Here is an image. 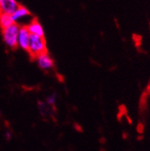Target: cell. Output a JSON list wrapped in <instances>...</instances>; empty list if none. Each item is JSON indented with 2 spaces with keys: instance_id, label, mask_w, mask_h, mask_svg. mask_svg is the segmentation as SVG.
<instances>
[{
  "instance_id": "cell-6",
  "label": "cell",
  "mask_w": 150,
  "mask_h": 151,
  "mask_svg": "<svg viewBox=\"0 0 150 151\" xmlns=\"http://www.w3.org/2000/svg\"><path fill=\"white\" fill-rule=\"evenodd\" d=\"M26 26H27V29H28L29 32L31 33V35H36V36L44 38L43 27L37 19H32L31 23Z\"/></svg>"
},
{
  "instance_id": "cell-5",
  "label": "cell",
  "mask_w": 150,
  "mask_h": 151,
  "mask_svg": "<svg viewBox=\"0 0 150 151\" xmlns=\"http://www.w3.org/2000/svg\"><path fill=\"white\" fill-rule=\"evenodd\" d=\"M19 6L16 0H0V13L12 15Z\"/></svg>"
},
{
  "instance_id": "cell-8",
  "label": "cell",
  "mask_w": 150,
  "mask_h": 151,
  "mask_svg": "<svg viewBox=\"0 0 150 151\" xmlns=\"http://www.w3.org/2000/svg\"><path fill=\"white\" fill-rule=\"evenodd\" d=\"M14 21L10 14H6L4 13H0V28L2 30L6 29L12 24H14Z\"/></svg>"
},
{
  "instance_id": "cell-1",
  "label": "cell",
  "mask_w": 150,
  "mask_h": 151,
  "mask_svg": "<svg viewBox=\"0 0 150 151\" xmlns=\"http://www.w3.org/2000/svg\"><path fill=\"white\" fill-rule=\"evenodd\" d=\"M20 25L18 24H14L11 26L2 30L3 41L5 44L10 49H15L18 47L17 45V38L18 32H19Z\"/></svg>"
},
{
  "instance_id": "cell-2",
  "label": "cell",
  "mask_w": 150,
  "mask_h": 151,
  "mask_svg": "<svg viewBox=\"0 0 150 151\" xmlns=\"http://www.w3.org/2000/svg\"><path fill=\"white\" fill-rule=\"evenodd\" d=\"M28 52L30 53L32 57H33V58H36V57L39 56L40 54L47 52L45 38L39 37L36 35H31Z\"/></svg>"
},
{
  "instance_id": "cell-3",
  "label": "cell",
  "mask_w": 150,
  "mask_h": 151,
  "mask_svg": "<svg viewBox=\"0 0 150 151\" xmlns=\"http://www.w3.org/2000/svg\"><path fill=\"white\" fill-rule=\"evenodd\" d=\"M30 40H31V33L29 32L27 26H20L19 32H18V38H17V45L20 47L22 50L28 51L29 46H30Z\"/></svg>"
},
{
  "instance_id": "cell-4",
  "label": "cell",
  "mask_w": 150,
  "mask_h": 151,
  "mask_svg": "<svg viewBox=\"0 0 150 151\" xmlns=\"http://www.w3.org/2000/svg\"><path fill=\"white\" fill-rule=\"evenodd\" d=\"M35 59H36V62L38 67L44 71L51 70L55 67L54 60L48 52L40 54L39 56H37Z\"/></svg>"
},
{
  "instance_id": "cell-7",
  "label": "cell",
  "mask_w": 150,
  "mask_h": 151,
  "mask_svg": "<svg viewBox=\"0 0 150 151\" xmlns=\"http://www.w3.org/2000/svg\"><path fill=\"white\" fill-rule=\"evenodd\" d=\"M30 15H31L30 11L25 6H24L22 5H19L18 8L14 11V13L11 16H12L14 23L17 24L20 20H22V19H24V18H25L27 16H30Z\"/></svg>"
},
{
  "instance_id": "cell-9",
  "label": "cell",
  "mask_w": 150,
  "mask_h": 151,
  "mask_svg": "<svg viewBox=\"0 0 150 151\" xmlns=\"http://www.w3.org/2000/svg\"><path fill=\"white\" fill-rule=\"evenodd\" d=\"M56 102H57V93H52L49 94L45 100L46 104H48L49 106H54L56 104Z\"/></svg>"
},
{
  "instance_id": "cell-10",
  "label": "cell",
  "mask_w": 150,
  "mask_h": 151,
  "mask_svg": "<svg viewBox=\"0 0 150 151\" xmlns=\"http://www.w3.org/2000/svg\"><path fill=\"white\" fill-rule=\"evenodd\" d=\"M5 138H6V139L7 141L11 139L12 134H11V132H10V131H6V133H5Z\"/></svg>"
}]
</instances>
